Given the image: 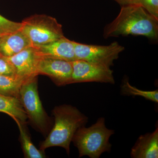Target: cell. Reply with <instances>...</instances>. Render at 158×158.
Returning <instances> with one entry per match:
<instances>
[{
    "mask_svg": "<svg viewBox=\"0 0 158 158\" xmlns=\"http://www.w3.org/2000/svg\"><path fill=\"white\" fill-rule=\"evenodd\" d=\"M130 35L144 36L156 42L158 19L138 5L122 6L117 17L105 26L103 36L107 39Z\"/></svg>",
    "mask_w": 158,
    "mask_h": 158,
    "instance_id": "cell-1",
    "label": "cell"
},
{
    "mask_svg": "<svg viewBox=\"0 0 158 158\" xmlns=\"http://www.w3.org/2000/svg\"><path fill=\"white\" fill-rule=\"evenodd\" d=\"M52 113L55 117L53 127L41 142L40 149L44 151L50 147H62L69 155L73 138L77 130L88 122V117L75 107L69 105L56 107Z\"/></svg>",
    "mask_w": 158,
    "mask_h": 158,
    "instance_id": "cell-2",
    "label": "cell"
},
{
    "mask_svg": "<svg viewBox=\"0 0 158 158\" xmlns=\"http://www.w3.org/2000/svg\"><path fill=\"white\" fill-rule=\"evenodd\" d=\"M114 133V130L106 127L105 118L101 117L90 127L79 128L72 141L78 150L79 157L98 158L104 152H110L112 144L109 139Z\"/></svg>",
    "mask_w": 158,
    "mask_h": 158,
    "instance_id": "cell-3",
    "label": "cell"
},
{
    "mask_svg": "<svg viewBox=\"0 0 158 158\" xmlns=\"http://www.w3.org/2000/svg\"><path fill=\"white\" fill-rule=\"evenodd\" d=\"M21 23V30L28 37L33 47L47 44L64 37L62 25L49 15H34Z\"/></svg>",
    "mask_w": 158,
    "mask_h": 158,
    "instance_id": "cell-4",
    "label": "cell"
},
{
    "mask_svg": "<svg viewBox=\"0 0 158 158\" xmlns=\"http://www.w3.org/2000/svg\"><path fill=\"white\" fill-rule=\"evenodd\" d=\"M37 77H31L23 82L19 98L28 119L37 130L45 135L49 130L50 122L40 98Z\"/></svg>",
    "mask_w": 158,
    "mask_h": 158,
    "instance_id": "cell-5",
    "label": "cell"
},
{
    "mask_svg": "<svg viewBox=\"0 0 158 158\" xmlns=\"http://www.w3.org/2000/svg\"><path fill=\"white\" fill-rule=\"evenodd\" d=\"M76 60L86 61L93 64L110 68L124 47L116 41L108 45H93L73 41Z\"/></svg>",
    "mask_w": 158,
    "mask_h": 158,
    "instance_id": "cell-6",
    "label": "cell"
},
{
    "mask_svg": "<svg viewBox=\"0 0 158 158\" xmlns=\"http://www.w3.org/2000/svg\"><path fill=\"white\" fill-rule=\"evenodd\" d=\"M71 63V84L93 82L115 84L113 71L110 68L81 60H74Z\"/></svg>",
    "mask_w": 158,
    "mask_h": 158,
    "instance_id": "cell-7",
    "label": "cell"
},
{
    "mask_svg": "<svg viewBox=\"0 0 158 158\" xmlns=\"http://www.w3.org/2000/svg\"><path fill=\"white\" fill-rule=\"evenodd\" d=\"M73 66L71 62L40 56L37 74L49 77L59 86L71 84Z\"/></svg>",
    "mask_w": 158,
    "mask_h": 158,
    "instance_id": "cell-8",
    "label": "cell"
},
{
    "mask_svg": "<svg viewBox=\"0 0 158 158\" xmlns=\"http://www.w3.org/2000/svg\"><path fill=\"white\" fill-rule=\"evenodd\" d=\"M8 58L15 69L16 76L24 81L38 76L37 67L40 56L34 47L28 48Z\"/></svg>",
    "mask_w": 158,
    "mask_h": 158,
    "instance_id": "cell-9",
    "label": "cell"
},
{
    "mask_svg": "<svg viewBox=\"0 0 158 158\" xmlns=\"http://www.w3.org/2000/svg\"><path fill=\"white\" fill-rule=\"evenodd\" d=\"M34 47L40 57L69 62L76 60L73 41L67 39L65 36L47 44Z\"/></svg>",
    "mask_w": 158,
    "mask_h": 158,
    "instance_id": "cell-10",
    "label": "cell"
},
{
    "mask_svg": "<svg viewBox=\"0 0 158 158\" xmlns=\"http://www.w3.org/2000/svg\"><path fill=\"white\" fill-rule=\"evenodd\" d=\"M32 46L28 37L20 29L2 35L0 38V54L9 57Z\"/></svg>",
    "mask_w": 158,
    "mask_h": 158,
    "instance_id": "cell-11",
    "label": "cell"
},
{
    "mask_svg": "<svg viewBox=\"0 0 158 158\" xmlns=\"http://www.w3.org/2000/svg\"><path fill=\"white\" fill-rule=\"evenodd\" d=\"M131 156L133 158L158 157V128L152 133L141 135L131 148Z\"/></svg>",
    "mask_w": 158,
    "mask_h": 158,
    "instance_id": "cell-12",
    "label": "cell"
},
{
    "mask_svg": "<svg viewBox=\"0 0 158 158\" xmlns=\"http://www.w3.org/2000/svg\"><path fill=\"white\" fill-rule=\"evenodd\" d=\"M0 112L6 113L16 123L26 125L28 116L19 98L0 94Z\"/></svg>",
    "mask_w": 158,
    "mask_h": 158,
    "instance_id": "cell-13",
    "label": "cell"
},
{
    "mask_svg": "<svg viewBox=\"0 0 158 158\" xmlns=\"http://www.w3.org/2000/svg\"><path fill=\"white\" fill-rule=\"evenodd\" d=\"M20 132V141L24 156L27 158L46 157L44 151L38 149L33 144L25 128V125L18 123Z\"/></svg>",
    "mask_w": 158,
    "mask_h": 158,
    "instance_id": "cell-14",
    "label": "cell"
},
{
    "mask_svg": "<svg viewBox=\"0 0 158 158\" xmlns=\"http://www.w3.org/2000/svg\"><path fill=\"white\" fill-rule=\"evenodd\" d=\"M24 81L17 76L0 75V94L19 98L20 90Z\"/></svg>",
    "mask_w": 158,
    "mask_h": 158,
    "instance_id": "cell-15",
    "label": "cell"
},
{
    "mask_svg": "<svg viewBox=\"0 0 158 158\" xmlns=\"http://www.w3.org/2000/svg\"><path fill=\"white\" fill-rule=\"evenodd\" d=\"M122 94L127 96H139L148 100L158 103V90H139L130 85L128 79H123L121 87Z\"/></svg>",
    "mask_w": 158,
    "mask_h": 158,
    "instance_id": "cell-16",
    "label": "cell"
},
{
    "mask_svg": "<svg viewBox=\"0 0 158 158\" xmlns=\"http://www.w3.org/2000/svg\"><path fill=\"white\" fill-rule=\"evenodd\" d=\"M21 23L12 21L0 15V35L1 36L19 30Z\"/></svg>",
    "mask_w": 158,
    "mask_h": 158,
    "instance_id": "cell-17",
    "label": "cell"
},
{
    "mask_svg": "<svg viewBox=\"0 0 158 158\" xmlns=\"http://www.w3.org/2000/svg\"><path fill=\"white\" fill-rule=\"evenodd\" d=\"M133 5L141 6L158 19V0H134Z\"/></svg>",
    "mask_w": 158,
    "mask_h": 158,
    "instance_id": "cell-18",
    "label": "cell"
},
{
    "mask_svg": "<svg viewBox=\"0 0 158 158\" xmlns=\"http://www.w3.org/2000/svg\"><path fill=\"white\" fill-rule=\"evenodd\" d=\"M0 75H2L16 76L15 69L8 57L0 54Z\"/></svg>",
    "mask_w": 158,
    "mask_h": 158,
    "instance_id": "cell-19",
    "label": "cell"
},
{
    "mask_svg": "<svg viewBox=\"0 0 158 158\" xmlns=\"http://www.w3.org/2000/svg\"><path fill=\"white\" fill-rule=\"evenodd\" d=\"M119 4L120 7L133 5L134 0H114Z\"/></svg>",
    "mask_w": 158,
    "mask_h": 158,
    "instance_id": "cell-20",
    "label": "cell"
},
{
    "mask_svg": "<svg viewBox=\"0 0 158 158\" xmlns=\"http://www.w3.org/2000/svg\"><path fill=\"white\" fill-rule=\"evenodd\" d=\"M1 36L0 35V38H1Z\"/></svg>",
    "mask_w": 158,
    "mask_h": 158,
    "instance_id": "cell-21",
    "label": "cell"
}]
</instances>
